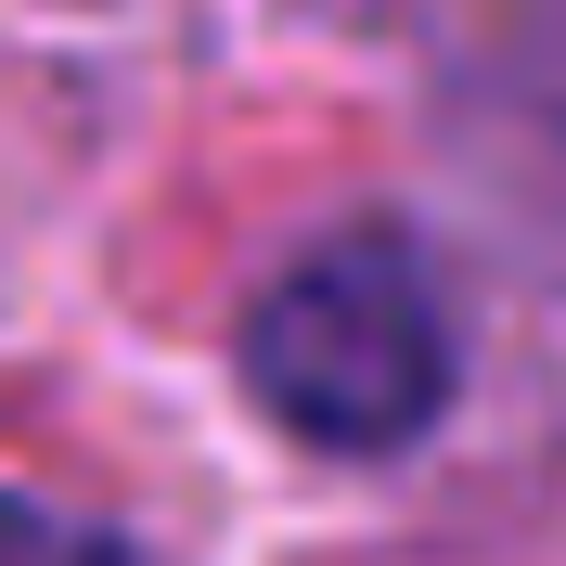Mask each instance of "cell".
I'll use <instances>...</instances> for the list:
<instances>
[{"mask_svg":"<svg viewBox=\"0 0 566 566\" xmlns=\"http://www.w3.org/2000/svg\"><path fill=\"white\" fill-rule=\"evenodd\" d=\"M245 387L310 451H399L451 412V310L399 232H335L283 258L245 310Z\"/></svg>","mask_w":566,"mask_h":566,"instance_id":"6da1fadb","label":"cell"},{"mask_svg":"<svg viewBox=\"0 0 566 566\" xmlns=\"http://www.w3.org/2000/svg\"><path fill=\"white\" fill-rule=\"evenodd\" d=\"M451 155L476 180V207L566 271V0H528L502 13L451 77Z\"/></svg>","mask_w":566,"mask_h":566,"instance_id":"7a4b0ae2","label":"cell"},{"mask_svg":"<svg viewBox=\"0 0 566 566\" xmlns=\"http://www.w3.org/2000/svg\"><path fill=\"white\" fill-rule=\"evenodd\" d=\"M0 566H142V554L104 541V528H77V515H52V502L0 490Z\"/></svg>","mask_w":566,"mask_h":566,"instance_id":"3957f363","label":"cell"}]
</instances>
